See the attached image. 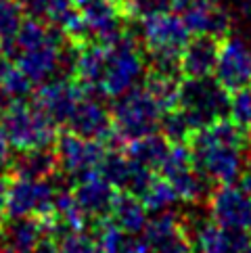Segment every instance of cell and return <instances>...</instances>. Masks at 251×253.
I'll list each match as a JSON object with an SVG mask.
<instances>
[{
    "mask_svg": "<svg viewBox=\"0 0 251 253\" xmlns=\"http://www.w3.org/2000/svg\"><path fill=\"white\" fill-rule=\"evenodd\" d=\"M228 117L239 128H243L245 132H251V88L249 86L230 92Z\"/></svg>",
    "mask_w": 251,
    "mask_h": 253,
    "instance_id": "f1b7e54d",
    "label": "cell"
},
{
    "mask_svg": "<svg viewBox=\"0 0 251 253\" xmlns=\"http://www.w3.org/2000/svg\"><path fill=\"white\" fill-rule=\"evenodd\" d=\"M180 11L184 25L195 36H211L222 40L232 30V17L222 4H193Z\"/></svg>",
    "mask_w": 251,
    "mask_h": 253,
    "instance_id": "e0dca14e",
    "label": "cell"
},
{
    "mask_svg": "<svg viewBox=\"0 0 251 253\" xmlns=\"http://www.w3.org/2000/svg\"><path fill=\"white\" fill-rule=\"evenodd\" d=\"M44 237H46V224L38 215L6 218V222L2 224L4 247L15 249L19 253H30Z\"/></svg>",
    "mask_w": 251,
    "mask_h": 253,
    "instance_id": "ffe728a7",
    "label": "cell"
},
{
    "mask_svg": "<svg viewBox=\"0 0 251 253\" xmlns=\"http://www.w3.org/2000/svg\"><path fill=\"white\" fill-rule=\"evenodd\" d=\"M6 195H8V178H0V222L6 218Z\"/></svg>",
    "mask_w": 251,
    "mask_h": 253,
    "instance_id": "836d02e7",
    "label": "cell"
},
{
    "mask_svg": "<svg viewBox=\"0 0 251 253\" xmlns=\"http://www.w3.org/2000/svg\"><path fill=\"white\" fill-rule=\"evenodd\" d=\"M65 130L78 134L82 138L103 142L105 147L111 144L115 147V134H113V122L111 111H107L103 103H98L90 94H84L74 107L69 120L65 124Z\"/></svg>",
    "mask_w": 251,
    "mask_h": 253,
    "instance_id": "4fadbf2b",
    "label": "cell"
},
{
    "mask_svg": "<svg viewBox=\"0 0 251 253\" xmlns=\"http://www.w3.org/2000/svg\"><path fill=\"white\" fill-rule=\"evenodd\" d=\"M193 4H222V0H176V8H184Z\"/></svg>",
    "mask_w": 251,
    "mask_h": 253,
    "instance_id": "8d00e7d4",
    "label": "cell"
},
{
    "mask_svg": "<svg viewBox=\"0 0 251 253\" xmlns=\"http://www.w3.org/2000/svg\"><path fill=\"white\" fill-rule=\"evenodd\" d=\"M180 82H182V78L155 74V71H149L145 76V88L153 94V98L159 103V107L164 111H169V109H174V107H178Z\"/></svg>",
    "mask_w": 251,
    "mask_h": 253,
    "instance_id": "cb8c5ba5",
    "label": "cell"
},
{
    "mask_svg": "<svg viewBox=\"0 0 251 253\" xmlns=\"http://www.w3.org/2000/svg\"><path fill=\"white\" fill-rule=\"evenodd\" d=\"M57 169H59V161L55 149L38 147V149H23L17 153L8 176L21 180H46Z\"/></svg>",
    "mask_w": 251,
    "mask_h": 253,
    "instance_id": "d6986e66",
    "label": "cell"
},
{
    "mask_svg": "<svg viewBox=\"0 0 251 253\" xmlns=\"http://www.w3.org/2000/svg\"><path fill=\"white\" fill-rule=\"evenodd\" d=\"M151 253H195L188 226L174 211H159L142 230Z\"/></svg>",
    "mask_w": 251,
    "mask_h": 253,
    "instance_id": "5bb4252c",
    "label": "cell"
},
{
    "mask_svg": "<svg viewBox=\"0 0 251 253\" xmlns=\"http://www.w3.org/2000/svg\"><path fill=\"white\" fill-rule=\"evenodd\" d=\"M145 52L140 50V44L134 36L128 34L113 44H105V61L98 92L118 98L128 90L136 88L145 76Z\"/></svg>",
    "mask_w": 251,
    "mask_h": 253,
    "instance_id": "3957f363",
    "label": "cell"
},
{
    "mask_svg": "<svg viewBox=\"0 0 251 253\" xmlns=\"http://www.w3.org/2000/svg\"><path fill=\"white\" fill-rule=\"evenodd\" d=\"M84 94L86 90L74 78L61 76L57 80H48V82L40 84L38 92L34 96V105L57 126H65L74 107Z\"/></svg>",
    "mask_w": 251,
    "mask_h": 253,
    "instance_id": "9a60e30c",
    "label": "cell"
},
{
    "mask_svg": "<svg viewBox=\"0 0 251 253\" xmlns=\"http://www.w3.org/2000/svg\"><path fill=\"white\" fill-rule=\"evenodd\" d=\"M147 213L149 211H147V207L142 205L140 197L132 195V193L118 191V197H115V201H113L109 218L118 224L124 232L138 234V232L145 230V226L149 222Z\"/></svg>",
    "mask_w": 251,
    "mask_h": 253,
    "instance_id": "44dd1931",
    "label": "cell"
},
{
    "mask_svg": "<svg viewBox=\"0 0 251 253\" xmlns=\"http://www.w3.org/2000/svg\"><path fill=\"white\" fill-rule=\"evenodd\" d=\"M61 253H103L101 247L96 245L92 234L84 232H69L63 239H59Z\"/></svg>",
    "mask_w": 251,
    "mask_h": 253,
    "instance_id": "f546056e",
    "label": "cell"
},
{
    "mask_svg": "<svg viewBox=\"0 0 251 253\" xmlns=\"http://www.w3.org/2000/svg\"><path fill=\"white\" fill-rule=\"evenodd\" d=\"M92 237L103 253H126L130 243V234L124 232L111 218L92 222Z\"/></svg>",
    "mask_w": 251,
    "mask_h": 253,
    "instance_id": "d4e9b609",
    "label": "cell"
},
{
    "mask_svg": "<svg viewBox=\"0 0 251 253\" xmlns=\"http://www.w3.org/2000/svg\"><path fill=\"white\" fill-rule=\"evenodd\" d=\"M239 184H241V188L251 197V161L249 164H245V168H243V171H241V176H239Z\"/></svg>",
    "mask_w": 251,
    "mask_h": 253,
    "instance_id": "d590c367",
    "label": "cell"
},
{
    "mask_svg": "<svg viewBox=\"0 0 251 253\" xmlns=\"http://www.w3.org/2000/svg\"><path fill=\"white\" fill-rule=\"evenodd\" d=\"M13 159H15V155H13V144L8 142L6 134L2 132V128H0V178L11 174Z\"/></svg>",
    "mask_w": 251,
    "mask_h": 253,
    "instance_id": "4dcf8cb0",
    "label": "cell"
},
{
    "mask_svg": "<svg viewBox=\"0 0 251 253\" xmlns=\"http://www.w3.org/2000/svg\"><path fill=\"white\" fill-rule=\"evenodd\" d=\"M128 19L142 21L159 13H169L176 8V0H126L122 4Z\"/></svg>",
    "mask_w": 251,
    "mask_h": 253,
    "instance_id": "83f0119b",
    "label": "cell"
},
{
    "mask_svg": "<svg viewBox=\"0 0 251 253\" xmlns=\"http://www.w3.org/2000/svg\"><path fill=\"white\" fill-rule=\"evenodd\" d=\"M88 42L113 44L128 34V17L124 8L109 0H76Z\"/></svg>",
    "mask_w": 251,
    "mask_h": 253,
    "instance_id": "ba28073f",
    "label": "cell"
},
{
    "mask_svg": "<svg viewBox=\"0 0 251 253\" xmlns=\"http://www.w3.org/2000/svg\"><path fill=\"white\" fill-rule=\"evenodd\" d=\"M52 149L57 153L59 169L65 171L74 180L90 174V171H96L98 164H101V159L107 153V147L103 142L82 138L69 130H63L57 134Z\"/></svg>",
    "mask_w": 251,
    "mask_h": 253,
    "instance_id": "9c48e42d",
    "label": "cell"
},
{
    "mask_svg": "<svg viewBox=\"0 0 251 253\" xmlns=\"http://www.w3.org/2000/svg\"><path fill=\"white\" fill-rule=\"evenodd\" d=\"M126 253H151V249H149L145 239L130 237V243H128V247H126Z\"/></svg>",
    "mask_w": 251,
    "mask_h": 253,
    "instance_id": "e575fe53",
    "label": "cell"
},
{
    "mask_svg": "<svg viewBox=\"0 0 251 253\" xmlns=\"http://www.w3.org/2000/svg\"><path fill=\"white\" fill-rule=\"evenodd\" d=\"M188 147L197 171L209 184H235L245 168V151L251 149V132L239 128L230 117H222L197 130Z\"/></svg>",
    "mask_w": 251,
    "mask_h": 253,
    "instance_id": "6da1fadb",
    "label": "cell"
},
{
    "mask_svg": "<svg viewBox=\"0 0 251 253\" xmlns=\"http://www.w3.org/2000/svg\"><path fill=\"white\" fill-rule=\"evenodd\" d=\"M71 195H74V201L80 210L90 218V222H94L109 218L113 201L118 197V188L109 180H105L98 171H90V174L74 180Z\"/></svg>",
    "mask_w": 251,
    "mask_h": 253,
    "instance_id": "2e32d148",
    "label": "cell"
},
{
    "mask_svg": "<svg viewBox=\"0 0 251 253\" xmlns=\"http://www.w3.org/2000/svg\"><path fill=\"white\" fill-rule=\"evenodd\" d=\"M161 115L164 109L145 86H136L118 96L111 109L115 144H128L145 134L157 132Z\"/></svg>",
    "mask_w": 251,
    "mask_h": 253,
    "instance_id": "277c9868",
    "label": "cell"
},
{
    "mask_svg": "<svg viewBox=\"0 0 251 253\" xmlns=\"http://www.w3.org/2000/svg\"><path fill=\"white\" fill-rule=\"evenodd\" d=\"M0 253H19V251H15V249H8V247H4V249H0Z\"/></svg>",
    "mask_w": 251,
    "mask_h": 253,
    "instance_id": "f35d334b",
    "label": "cell"
},
{
    "mask_svg": "<svg viewBox=\"0 0 251 253\" xmlns=\"http://www.w3.org/2000/svg\"><path fill=\"white\" fill-rule=\"evenodd\" d=\"M209 218L218 226L235 232L251 228V197L241 186L216 184L208 195Z\"/></svg>",
    "mask_w": 251,
    "mask_h": 253,
    "instance_id": "8fae6325",
    "label": "cell"
},
{
    "mask_svg": "<svg viewBox=\"0 0 251 253\" xmlns=\"http://www.w3.org/2000/svg\"><path fill=\"white\" fill-rule=\"evenodd\" d=\"M159 132L164 134L169 144H188V140L195 134V128L182 113V109L174 107V109L164 111V115H161Z\"/></svg>",
    "mask_w": 251,
    "mask_h": 253,
    "instance_id": "4316f807",
    "label": "cell"
},
{
    "mask_svg": "<svg viewBox=\"0 0 251 253\" xmlns=\"http://www.w3.org/2000/svg\"><path fill=\"white\" fill-rule=\"evenodd\" d=\"M220 52V40L211 36H195L182 48V76L208 78L213 76Z\"/></svg>",
    "mask_w": 251,
    "mask_h": 253,
    "instance_id": "ac0fdd59",
    "label": "cell"
},
{
    "mask_svg": "<svg viewBox=\"0 0 251 253\" xmlns=\"http://www.w3.org/2000/svg\"><path fill=\"white\" fill-rule=\"evenodd\" d=\"M230 253H251V239L247 232H235V243H232Z\"/></svg>",
    "mask_w": 251,
    "mask_h": 253,
    "instance_id": "1f68e13d",
    "label": "cell"
},
{
    "mask_svg": "<svg viewBox=\"0 0 251 253\" xmlns=\"http://www.w3.org/2000/svg\"><path fill=\"white\" fill-rule=\"evenodd\" d=\"M140 201L147 207V211L159 213V211H167L178 201V195L167 178H164L161 174L159 176L155 174L153 180L149 182V186L145 188V193L140 195Z\"/></svg>",
    "mask_w": 251,
    "mask_h": 253,
    "instance_id": "484cf974",
    "label": "cell"
},
{
    "mask_svg": "<svg viewBox=\"0 0 251 253\" xmlns=\"http://www.w3.org/2000/svg\"><path fill=\"white\" fill-rule=\"evenodd\" d=\"M30 253H61V247H59V241H57V239L44 237Z\"/></svg>",
    "mask_w": 251,
    "mask_h": 253,
    "instance_id": "d6a6232c",
    "label": "cell"
},
{
    "mask_svg": "<svg viewBox=\"0 0 251 253\" xmlns=\"http://www.w3.org/2000/svg\"><path fill=\"white\" fill-rule=\"evenodd\" d=\"M213 76L228 92L251 84V46L243 36L232 34L222 38Z\"/></svg>",
    "mask_w": 251,
    "mask_h": 253,
    "instance_id": "7c38bea8",
    "label": "cell"
},
{
    "mask_svg": "<svg viewBox=\"0 0 251 253\" xmlns=\"http://www.w3.org/2000/svg\"><path fill=\"white\" fill-rule=\"evenodd\" d=\"M230 92L216 78H184L180 82L178 109L188 117L195 132L213 122L228 117Z\"/></svg>",
    "mask_w": 251,
    "mask_h": 253,
    "instance_id": "5b68a950",
    "label": "cell"
},
{
    "mask_svg": "<svg viewBox=\"0 0 251 253\" xmlns=\"http://www.w3.org/2000/svg\"><path fill=\"white\" fill-rule=\"evenodd\" d=\"M109 2H115V4H120V6H122V4L126 2V0H109Z\"/></svg>",
    "mask_w": 251,
    "mask_h": 253,
    "instance_id": "60d3db41",
    "label": "cell"
},
{
    "mask_svg": "<svg viewBox=\"0 0 251 253\" xmlns=\"http://www.w3.org/2000/svg\"><path fill=\"white\" fill-rule=\"evenodd\" d=\"M57 186L50 178L46 180H8L6 195V218L19 215H38L46 220L55 215Z\"/></svg>",
    "mask_w": 251,
    "mask_h": 253,
    "instance_id": "52a82bcc",
    "label": "cell"
},
{
    "mask_svg": "<svg viewBox=\"0 0 251 253\" xmlns=\"http://www.w3.org/2000/svg\"><path fill=\"white\" fill-rule=\"evenodd\" d=\"M169 147H172V144L166 140V136L161 132H151V134H145V136L126 144V155L140 166H145L153 171L155 169L159 171Z\"/></svg>",
    "mask_w": 251,
    "mask_h": 253,
    "instance_id": "7402d4cb",
    "label": "cell"
},
{
    "mask_svg": "<svg viewBox=\"0 0 251 253\" xmlns=\"http://www.w3.org/2000/svg\"><path fill=\"white\" fill-rule=\"evenodd\" d=\"M241 15H243V19H247L251 23V0H243V4H241Z\"/></svg>",
    "mask_w": 251,
    "mask_h": 253,
    "instance_id": "74e56055",
    "label": "cell"
},
{
    "mask_svg": "<svg viewBox=\"0 0 251 253\" xmlns=\"http://www.w3.org/2000/svg\"><path fill=\"white\" fill-rule=\"evenodd\" d=\"M138 38L145 44L147 55H182V48L191 40V32L182 17L169 11L142 19Z\"/></svg>",
    "mask_w": 251,
    "mask_h": 253,
    "instance_id": "30bf717a",
    "label": "cell"
},
{
    "mask_svg": "<svg viewBox=\"0 0 251 253\" xmlns=\"http://www.w3.org/2000/svg\"><path fill=\"white\" fill-rule=\"evenodd\" d=\"M247 234H249V239H251V228H249V230H247Z\"/></svg>",
    "mask_w": 251,
    "mask_h": 253,
    "instance_id": "b9f144b4",
    "label": "cell"
},
{
    "mask_svg": "<svg viewBox=\"0 0 251 253\" xmlns=\"http://www.w3.org/2000/svg\"><path fill=\"white\" fill-rule=\"evenodd\" d=\"M0 128L17 151L52 147L57 140V124L28 101L15 103L0 113Z\"/></svg>",
    "mask_w": 251,
    "mask_h": 253,
    "instance_id": "8992f818",
    "label": "cell"
},
{
    "mask_svg": "<svg viewBox=\"0 0 251 253\" xmlns=\"http://www.w3.org/2000/svg\"><path fill=\"white\" fill-rule=\"evenodd\" d=\"M67 36L36 17L25 19L19 34L4 55H8L34 84H42L61 71Z\"/></svg>",
    "mask_w": 251,
    "mask_h": 253,
    "instance_id": "7a4b0ae2",
    "label": "cell"
},
{
    "mask_svg": "<svg viewBox=\"0 0 251 253\" xmlns=\"http://www.w3.org/2000/svg\"><path fill=\"white\" fill-rule=\"evenodd\" d=\"M2 245H4V241H2V226H0V249H2Z\"/></svg>",
    "mask_w": 251,
    "mask_h": 253,
    "instance_id": "ab89813d",
    "label": "cell"
},
{
    "mask_svg": "<svg viewBox=\"0 0 251 253\" xmlns=\"http://www.w3.org/2000/svg\"><path fill=\"white\" fill-rule=\"evenodd\" d=\"M25 21V8L19 0H0V50L6 52Z\"/></svg>",
    "mask_w": 251,
    "mask_h": 253,
    "instance_id": "603a6c76",
    "label": "cell"
}]
</instances>
